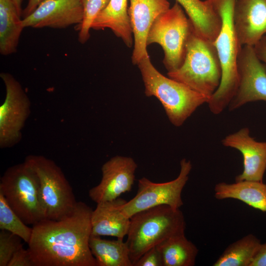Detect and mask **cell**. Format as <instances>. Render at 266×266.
I'll return each instance as SVG.
<instances>
[{
  "label": "cell",
  "instance_id": "cell-1",
  "mask_svg": "<svg viewBox=\"0 0 266 266\" xmlns=\"http://www.w3.org/2000/svg\"><path fill=\"white\" fill-rule=\"evenodd\" d=\"M93 209L78 201L73 211L33 225L28 243L34 266H97L89 247Z\"/></svg>",
  "mask_w": 266,
  "mask_h": 266
},
{
  "label": "cell",
  "instance_id": "cell-2",
  "mask_svg": "<svg viewBox=\"0 0 266 266\" xmlns=\"http://www.w3.org/2000/svg\"><path fill=\"white\" fill-rule=\"evenodd\" d=\"M221 17L219 33L214 42L222 68L221 83L207 103L214 114L221 113L233 98L238 85L237 61L239 44L233 21L236 0H210Z\"/></svg>",
  "mask_w": 266,
  "mask_h": 266
},
{
  "label": "cell",
  "instance_id": "cell-3",
  "mask_svg": "<svg viewBox=\"0 0 266 266\" xmlns=\"http://www.w3.org/2000/svg\"><path fill=\"white\" fill-rule=\"evenodd\" d=\"M186 222L180 208L167 205L152 207L130 218L126 241L133 266L150 248L174 236L185 233Z\"/></svg>",
  "mask_w": 266,
  "mask_h": 266
},
{
  "label": "cell",
  "instance_id": "cell-4",
  "mask_svg": "<svg viewBox=\"0 0 266 266\" xmlns=\"http://www.w3.org/2000/svg\"><path fill=\"white\" fill-rule=\"evenodd\" d=\"M144 85V94L155 97L162 103L168 120L181 126L208 99L186 85L160 73L151 62L149 55L137 64Z\"/></svg>",
  "mask_w": 266,
  "mask_h": 266
},
{
  "label": "cell",
  "instance_id": "cell-5",
  "mask_svg": "<svg viewBox=\"0 0 266 266\" xmlns=\"http://www.w3.org/2000/svg\"><path fill=\"white\" fill-rule=\"evenodd\" d=\"M167 75L209 100L219 87L222 77L221 63L214 42L199 35L193 27L183 64L176 70L167 72Z\"/></svg>",
  "mask_w": 266,
  "mask_h": 266
},
{
  "label": "cell",
  "instance_id": "cell-6",
  "mask_svg": "<svg viewBox=\"0 0 266 266\" xmlns=\"http://www.w3.org/2000/svg\"><path fill=\"white\" fill-rule=\"evenodd\" d=\"M0 192L27 225L46 219L37 176L25 162L9 167L0 180Z\"/></svg>",
  "mask_w": 266,
  "mask_h": 266
},
{
  "label": "cell",
  "instance_id": "cell-7",
  "mask_svg": "<svg viewBox=\"0 0 266 266\" xmlns=\"http://www.w3.org/2000/svg\"><path fill=\"white\" fill-rule=\"evenodd\" d=\"M193 27L177 2L152 24L147 35V45L157 43L162 47L164 53L163 64L168 72L176 70L183 64Z\"/></svg>",
  "mask_w": 266,
  "mask_h": 266
},
{
  "label": "cell",
  "instance_id": "cell-8",
  "mask_svg": "<svg viewBox=\"0 0 266 266\" xmlns=\"http://www.w3.org/2000/svg\"><path fill=\"white\" fill-rule=\"evenodd\" d=\"M24 162L37 176L46 219L58 220L70 214L78 201L61 168L41 155H29Z\"/></svg>",
  "mask_w": 266,
  "mask_h": 266
},
{
  "label": "cell",
  "instance_id": "cell-9",
  "mask_svg": "<svg viewBox=\"0 0 266 266\" xmlns=\"http://www.w3.org/2000/svg\"><path fill=\"white\" fill-rule=\"evenodd\" d=\"M180 165L179 175L173 180L155 183L144 177L139 179L136 195L121 206L124 213L130 218L138 212L161 205L180 208L183 204L182 192L192 168L190 161L185 158Z\"/></svg>",
  "mask_w": 266,
  "mask_h": 266
},
{
  "label": "cell",
  "instance_id": "cell-10",
  "mask_svg": "<svg viewBox=\"0 0 266 266\" xmlns=\"http://www.w3.org/2000/svg\"><path fill=\"white\" fill-rule=\"evenodd\" d=\"M0 77L5 87V97L0 106V147H13L22 138V130L31 113V101L20 83L7 72Z\"/></svg>",
  "mask_w": 266,
  "mask_h": 266
},
{
  "label": "cell",
  "instance_id": "cell-11",
  "mask_svg": "<svg viewBox=\"0 0 266 266\" xmlns=\"http://www.w3.org/2000/svg\"><path fill=\"white\" fill-rule=\"evenodd\" d=\"M237 66L238 85L229 110L233 111L251 102H266V67L257 57L253 46H242Z\"/></svg>",
  "mask_w": 266,
  "mask_h": 266
},
{
  "label": "cell",
  "instance_id": "cell-12",
  "mask_svg": "<svg viewBox=\"0 0 266 266\" xmlns=\"http://www.w3.org/2000/svg\"><path fill=\"white\" fill-rule=\"evenodd\" d=\"M137 165L131 157L116 156L101 168L100 183L89 191V196L96 203L114 200L131 190Z\"/></svg>",
  "mask_w": 266,
  "mask_h": 266
},
{
  "label": "cell",
  "instance_id": "cell-13",
  "mask_svg": "<svg viewBox=\"0 0 266 266\" xmlns=\"http://www.w3.org/2000/svg\"><path fill=\"white\" fill-rule=\"evenodd\" d=\"M81 0H45L29 16L22 19L24 28H65L81 23Z\"/></svg>",
  "mask_w": 266,
  "mask_h": 266
},
{
  "label": "cell",
  "instance_id": "cell-14",
  "mask_svg": "<svg viewBox=\"0 0 266 266\" xmlns=\"http://www.w3.org/2000/svg\"><path fill=\"white\" fill-rule=\"evenodd\" d=\"M128 15L133 38L132 61L136 65L149 56L147 37L156 18L168 9L167 0H130Z\"/></svg>",
  "mask_w": 266,
  "mask_h": 266
},
{
  "label": "cell",
  "instance_id": "cell-15",
  "mask_svg": "<svg viewBox=\"0 0 266 266\" xmlns=\"http://www.w3.org/2000/svg\"><path fill=\"white\" fill-rule=\"evenodd\" d=\"M222 144L238 150L243 157V169L235 181H263L266 170V141H257L244 127L231 133L222 140Z\"/></svg>",
  "mask_w": 266,
  "mask_h": 266
},
{
  "label": "cell",
  "instance_id": "cell-16",
  "mask_svg": "<svg viewBox=\"0 0 266 266\" xmlns=\"http://www.w3.org/2000/svg\"><path fill=\"white\" fill-rule=\"evenodd\" d=\"M233 21L239 44L254 46L266 34V0H236Z\"/></svg>",
  "mask_w": 266,
  "mask_h": 266
},
{
  "label": "cell",
  "instance_id": "cell-17",
  "mask_svg": "<svg viewBox=\"0 0 266 266\" xmlns=\"http://www.w3.org/2000/svg\"><path fill=\"white\" fill-rule=\"evenodd\" d=\"M126 201L118 198L97 203L91 215V235L110 236L120 239L127 236L130 218L121 209V206Z\"/></svg>",
  "mask_w": 266,
  "mask_h": 266
},
{
  "label": "cell",
  "instance_id": "cell-18",
  "mask_svg": "<svg viewBox=\"0 0 266 266\" xmlns=\"http://www.w3.org/2000/svg\"><path fill=\"white\" fill-rule=\"evenodd\" d=\"M183 8L195 32L214 42L221 26V17L210 0H176Z\"/></svg>",
  "mask_w": 266,
  "mask_h": 266
},
{
  "label": "cell",
  "instance_id": "cell-19",
  "mask_svg": "<svg viewBox=\"0 0 266 266\" xmlns=\"http://www.w3.org/2000/svg\"><path fill=\"white\" fill-rule=\"evenodd\" d=\"M218 200L233 199L266 212V184L263 181L243 180L233 183L220 182L214 187Z\"/></svg>",
  "mask_w": 266,
  "mask_h": 266
},
{
  "label": "cell",
  "instance_id": "cell-20",
  "mask_svg": "<svg viewBox=\"0 0 266 266\" xmlns=\"http://www.w3.org/2000/svg\"><path fill=\"white\" fill-rule=\"evenodd\" d=\"M110 29L126 45L133 43L128 15V0H110L107 6L98 15L92 25L95 30Z\"/></svg>",
  "mask_w": 266,
  "mask_h": 266
},
{
  "label": "cell",
  "instance_id": "cell-21",
  "mask_svg": "<svg viewBox=\"0 0 266 266\" xmlns=\"http://www.w3.org/2000/svg\"><path fill=\"white\" fill-rule=\"evenodd\" d=\"M89 247L97 266H133L128 246L123 239L107 240L91 235Z\"/></svg>",
  "mask_w": 266,
  "mask_h": 266
},
{
  "label": "cell",
  "instance_id": "cell-22",
  "mask_svg": "<svg viewBox=\"0 0 266 266\" xmlns=\"http://www.w3.org/2000/svg\"><path fill=\"white\" fill-rule=\"evenodd\" d=\"M20 17L11 0H0V53L2 55L17 51L24 28Z\"/></svg>",
  "mask_w": 266,
  "mask_h": 266
},
{
  "label": "cell",
  "instance_id": "cell-23",
  "mask_svg": "<svg viewBox=\"0 0 266 266\" xmlns=\"http://www.w3.org/2000/svg\"><path fill=\"white\" fill-rule=\"evenodd\" d=\"M163 266H194L199 250L185 233L171 237L156 246Z\"/></svg>",
  "mask_w": 266,
  "mask_h": 266
},
{
  "label": "cell",
  "instance_id": "cell-24",
  "mask_svg": "<svg viewBox=\"0 0 266 266\" xmlns=\"http://www.w3.org/2000/svg\"><path fill=\"white\" fill-rule=\"evenodd\" d=\"M262 244L255 235L250 233L230 244L213 266H250Z\"/></svg>",
  "mask_w": 266,
  "mask_h": 266
},
{
  "label": "cell",
  "instance_id": "cell-25",
  "mask_svg": "<svg viewBox=\"0 0 266 266\" xmlns=\"http://www.w3.org/2000/svg\"><path fill=\"white\" fill-rule=\"evenodd\" d=\"M0 229L19 236L28 243L31 238L33 229L28 226L9 205L0 192Z\"/></svg>",
  "mask_w": 266,
  "mask_h": 266
},
{
  "label": "cell",
  "instance_id": "cell-26",
  "mask_svg": "<svg viewBox=\"0 0 266 266\" xmlns=\"http://www.w3.org/2000/svg\"><path fill=\"white\" fill-rule=\"evenodd\" d=\"M110 0H81L83 18L77 25L78 40L81 43L86 42L90 37L92 25L98 15L107 6Z\"/></svg>",
  "mask_w": 266,
  "mask_h": 266
},
{
  "label": "cell",
  "instance_id": "cell-27",
  "mask_svg": "<svg viewBox=\"0 0 266 266\" xmlns=\"http://www.w3.org/2000/svg\"><path fill=\"white\" fill-rule=\"evenodd\" d=\"M18 236L9 232H0V266H7L14 254L23 246Z\"/></svg>",
  "mask_w": 266,
  "mask_h": 266
},
{
  "label": "cell",
  "instance_id": "cell-28",
  "mask_svg": "<svg viewBox=\"0 0 266 266\" xmlns=\"http://www.w3.org/2000/svg\"><path fill=\"white\" fill-rule=\"evenodd\" d=\"M134 266H163L162 256L157 247L154 246L145 252Z\"/></svg>",
  "mask_w": 266,
  "mask_h": 266
},
{
  "label": "cell",
  "instance_id": "cell-29",
  "mask_svg": "<svg viewBox=\"0 0 266 266\" xmlns=\"http://www.w3.org/2000/svg\"><path fill=\"white\" fill-rule=\"evenodd\" d=\"M7 266H34L28 249L23 246L13 255Z\"/></svg>",
  "mask_w": 266,
  "mask_h": 266
},
{
  "label": "cell",
  "instance_id": "cell-30",
  "mask_svg": "<svg viewBox=\"0 0 266 266\" xmlns=\"http://www.w3.org/2000/svg\"><path fill=\"white\" fill-rule=\"evenodd\" d=\"M253 47L257 57L266 67V34L264 35Z\"/></svg>",
  "mask_w": 266,
  "mask_h": 266
},
{
  "label": "cell",
  "instance_id": "cell-31",
  "mask_svg": "<svg viewBox=\"0 0 266 266\" xmlns=\"http://www.w3.org/2000/svg\"><path fill=\"white\" fill-rule=\"evenodd\" d=\"M250 266H266V243H262Z\"/></svg>",
  "mask_w": 266,
  "mask_h": 266
},
{
  "label": "cell",
  "instance_id": "cell-32",
  "mask_svg": "<svg viewBox=\"0 0 266 266\" xmlns=\"http://www.w3.org/2000/svg\"><path fill=\"white\" fill-rule=\"evenodd\" d=\"M45 0H29L26 7L23 10L22 16L24 18L30 15Z\"/></svg>",
  "mask_w": 266,
  "mask_h": 266
},
{
  "label": "cell",
  "instance_id": "cell-33",
  "mask_svg": "<svg viewBox=\"0 0 266 266\" xmlns=\"http://www.w3.org/2000/svg\"><path fill=\"white\" fill-rule=\"evenodd\" d=\"M14 4L19 15L21 16L23 10L22 9V3L23 0H11Z\"/></svg>",
  "mask_w": 266,
  "mask_h": 266
}]
</instances>
